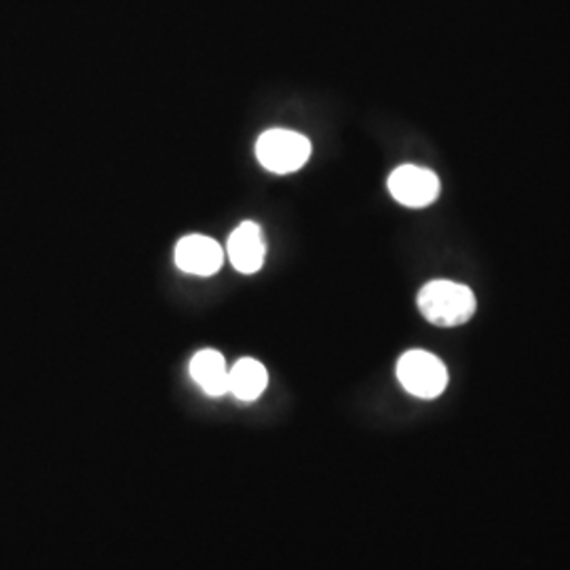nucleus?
<instances>
[{
  "label": "nucleus",
  "mask_w": 570,
  "mask_h": 570,
  "mask_svg": "<svg viewBox=\"0 0 570 570\" xmlns=\"http://www.w3.org/2000/svg\"><path fill=\"white\" fill-rule=\"evenodd\" d=\"M176 265L188 275L212 277L225 265V252L209 237L188 235L176 245Z\"/></svg>",
  "instance_id": "nucleus-5"
},
{
  "label": "nucleus",
  "mask_w": 570,
  "mask_h": 570,
  "mask_svg": "<svg viewBox=\"0 0 570 570\" xmlns=\"http://www.w3.org/2000/svg\"><path fill=\"white\" fill-rule=\"evenodd\" d=\"M389 193L406 207H428L440 195V178L419 165H402L389 176Z\"/></svg>",
  "instance_id": "nucleus-4"
},
{
  "label": "nucleus",
  "mask_w": 570,
  "mask_h": 570,
  "mask_svg": "<svg viewBox=\"0 0 570 570\" xmlns=\"http://www.w3.org/2000/svg\"><path fill=\"white\" fill-rule=\"evenodd\" d=\"M419 308L433 326H463L475 313V296L468 285L435 279L419 292Z\"/></svg>",
  "instance_id": "nucleus-1"
},
{
  "label": "nucleus",
  "mask_w": 570,
  "mask_h": 570,
  "mask_svg": "<svg viewBox=\"0 0 570 570\" xmlns=\"http://www.w3.org/2000/svg\"><path fill=\"white\" fill-rule=\"evenodd\" d=\"M190 376L207 395L218 397L228 393V367H226L225 357L214 348L199 351L193 357Z\"/></svg>",
  "instance_id": "nucleus-7"
},
{
  "label": "nucleus",
  "mask_w": 570,
  "mask_h": 570,
  "mask_svg": "<svg viewBox=\"0 0 570 570\" xmlns=\"http://www.w3.org/2000/svg\"><path fill=\"white\" fill-rule=\"evenodd\" d=\"M266 383V367L256 360H239L228 370V391L242 402L258 400L265 393Z\"/></svg>",
  "instance_id": "nucleus-8"
},
{
  "label": "nucleus",
  "mask_w": 570,
  "mask_h": 570,
  "mask_svg": "<svg viewBox=\"0 0 570 570\" xmlns=\"http://www.w3.org/2000/svg\"><path fill=\"white\" fill-rule=\"evenodd\" d=\"M256 157L271 174L298 171L311 157V142L289 129H268L256 144Z\"/></svg>",
  "instance_id": "nucleus-3"
},
{
  "label": "nucleus",
  "mask_w": 570,
  "mask_h": 570,
  "mask_svg": "<svg viewBox=\"0 0 570 570\" xmlns=\"http://www.w3.org/2000/svg\"><path fill=\"white\" fill-rule=\"evenodd\" d=\"M228 261L239 273L252 275L258 273L266 258V244L263 228L256 223H244L237 226L228 237Z\"/></svg>",
  "instance_id": "nucleus-6"
},
{
  "label": "nucleus",
  "mask_w": 570,
  "mask_h": 570,
  "mask_svg": "<svg viewBox=\"0 0 570 570\" xmlns=\"http://www.w3.org/2000/svg\"><path fill=\"white\" fill-rule=\"evenodd\" d=\"M397 379L410 395L435 400L449 385V370L428 351H407L397 362Z\"/></svg>",
  "instance_id": "nucleus-2"
}]
</instances>
